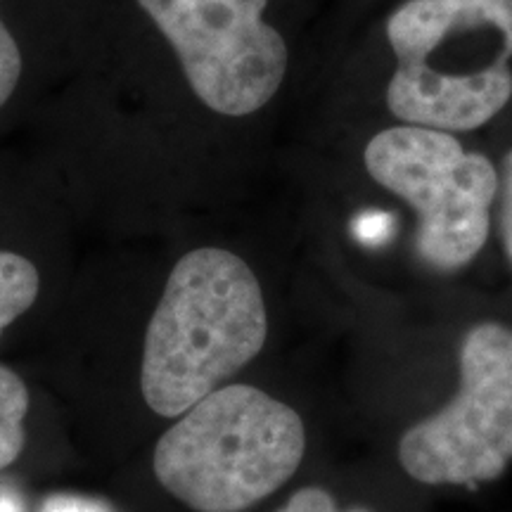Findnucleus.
Segmentation results:
<instances>
[{"instance_id":"1a4fd4ad","label":"nucleus","mask_w":512,"mask_h":512,"mask_svg":"<svg viewBox=\"0 0 512 512\" xmlns=\"http://www.w3.org/2000/svg\"><path fill=\"white\" fill-rule=\"evenodd\" d=\"M19 76H22V53H19L15 36L0 19V107L15 93Z\"/></svg>"},{"instance_id":"7ed1b4c3","label":"nucleus","mask_w":512,"mask_h":512,"mask_svg":"<svg viewBox=\"0 0 512 512\" xmlns=\"http://www.w3.org/2000/svg\"><path fill=\"white\" fill-rule=\"evenodd\" d=\"M304 451L294 408L249 384H223L162 434L155 475L195 512H245L299 470Z\"/></svg>"},{"instance_id":"9d476101","label":"nucleus","mask_w":512,"mask_h":512,"mask_svg":"<svg viewBox=\"0 0 512 512\" xmlns=\"http://www.w3.org/2000/svg\"><path fill=\"white\" fill-rule=\"evenodd\" d=\"M501 190H498V233H501L503 252L512 266V150L503 157L501 166Z\"/></svg>"},{"instance_id":"20e7f679","label":"nucleus","mask_w":512,"mask_h":512,"mask_svg":"<svg viewBox=\"0 0 512 512\" xmlns=\"http://www.w3.org/2000/svg\"><path fill=\"white\" fill-rule=\"evenodd\" d=\"M366 171L418 214L420 259L439 273L470 266L486 247L501 171L448 131L401 124L370 138Z\"/></svg>"},{"instance_id":"9b49d317","label":"nucleus","mask_w":512,"mask_h":512,"mask_svg":"<svg viewBox=\"0 0 512 512\" xmlns=\"http://www.w3.org/2000/svg\"><path fill=\"white\" fill-rule=\"evenodd\" d=\"M278 512H370V510L366 508L342 510L328 491L318 489V486H306V489H299L297 494H294Z\"/></svg>"},{"instance_id":"39448f33","label":"nucleus","mask_w":512,"mask_h":512,"mask_svg":"<svg viewBox=\"0 0 512 512\" xmlns=\"http://www.w3.org/2000/svg\"><path fill=\"white\" fill-rule=\"evenodd\" d=\"M399 463L427 486L489 484L512 465V328L484 320L465 332L458 389L399 441Z\"/></svg>"},{"instance_id":"6e6552de","label":"nucleus","mask_w":512,"mask_h":512,"mask_svg":"<svg viewBox=\"0 0 512 512\" xmlns=\"http://www.w3.org/2000/svg\"><path fill=\"white\" fill-rule=\"evenodd\" d=\"M38 290L41 278L36 266L15 252H0V335L34 306Z\"/></svg>"},{"instance_id":"f8f14e48","label":"nucleus","mask_w":512,"mask_h":512,"mask_svg":"<svg viewBox=\"0 0 512 512\" xmlns=\"http://www.w3.org/2000/svg\"><path fill=\"white\" fill-rule=\"evenodd\" d=\"M41 512H112L110 505L95 498H83V496H53L43 503Z\"/></svg>"},{"instance_id":"ddd939ff","label":"nucleus","mask_w":512,"mask_h":512,"mask_svg":"<svg viewBox=\"0 0 512 512\" xmlns=\"http://www.w3.org/2000/svg\"><path fill=\"white\" fill-rule=\"evenodd\" d=\"M0 512H22V505H19L17 496H0Z\"/></svg>"},{"instance_id":"423d86ee","label":"nucleus","mask_w":512,"mask_h":512,"mask_svg":"<svg viewBox=\"0 0 512 512\" xmlns=\"http://www.w3.org/2000/svg\"><path fill=\"white\" fill-rule=\"evenodd\" d=\"M209 110L247 117L273 100L287 74V46L264 22L268 0H138Z\"/></svg>"},{"instance_id":"0eeeda50","label":"nucleus","mask_w":512,"mask_h":512,"mask_svg":"<svg viewBox=\"0 0 512 512\" xmlns=\"http://www.w3.org/2000/svg\"><path fill=\"white\" fill-rule=\"evenodd\" d=\"M29 413V392L22 377L0 366V470L22 456L27 444L24 418Z\"/></svg>"},{"instance_id":"f03ea898","label":"nucleus","mask_w":512,"mask_h":512,"mask_svg":"<svg viewBox=\"0 0 512 512\" xmlns=\"http://www.w3.org/2000/svg\"><path fill=\"white\" fill-rule=\"evenodd\" d=\"M401 124L477 131L512 100V0H406L387 19Z\"/></svg>"},{"instance_id":"f257e3e1","label":"nucleus","mask_w":512,"mask_h":512,"mask_svg":"<svg viewBox=\"0 0 512 512\" xmlns=\"http://www.w3.org/2000/svg\"><path fill=\"white\" fill-rule=\"evenodd\" d=\"M268 335L261 285L240 256L192 249L174 266L145 332L140 389L162 418H181L259 356Z\"/></svg>"}]
</instances>
